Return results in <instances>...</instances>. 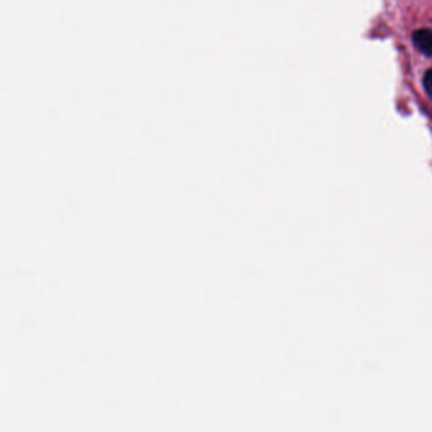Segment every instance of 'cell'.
Masks as SVG:
<instances>
[{"label": "cell", "mask_w": 432, "mask_h": 432, "mask_svg": "<svg viewBox=\"0 0 432 432\" xmlns=\"http://www.w3.org/2000/svg\"><path fill=\"white\" fill-rule=\"evenodd\" d=\"M412 41L415 47L417 49L422 55L427 58L432 56V29L419 28L416 29L412 35Z\"/></svg>", "instance_id": "obj_1"}, {"label": "cell", "mask_w": 432, "mask_h": 432, "mask_svg": "<svg viewBox=\"0 0 432 432\" xmlns=\"http://www.w3.org/2000/svg\"><path fill=\"white\" fill-rule=\"evenodd\" d=\"M422 84H424V88H425L426 93L432 99V67L425 72L424 79H422Z\"/></svg>", "instance_id": "obj_2"}]
</instances>
